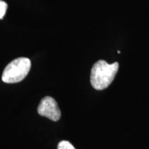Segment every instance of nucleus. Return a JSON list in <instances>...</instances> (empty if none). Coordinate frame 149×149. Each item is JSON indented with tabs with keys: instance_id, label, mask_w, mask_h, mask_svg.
<instances>
[{
	"instance_id": "1",
	"label": "nucleus",
	"mask_w": 149,
	"mask_h": 149,
	"mask_svg": "<svg viewBox=\"0 0 149 149\" xmlns=\"http://www.w3.org/2000/svg\"><path fill=\"white\" fill-rule=\"evenodd\" d=\"M119 69V64H108L104 60H99L93 65L91 72V84L98 91L107 88L112 83Z\"/></svg>"
},
{
	"instance_id": "4",
	"label": "nucleus",
	"mask_w": 149,
	"mask_h": 149,
	"mask_svg": "<svg viewBox=\"0 0 149 149\" xmlns=\"http://www.w3.org/2000/svg\"><path fill=\"white\" fill-rule=\"evenodd\" d=\"M57 149H76L71 143L68 141H61L58 144Z\"/></svg>"
},
{
	"instance_id": "3",
	"label": "nucleus",
	"mask_w": 149,
	"mask_h": 149,
	"mask_svg": "<svg viewBox=\"0 0 149 149\" xmlns=\"http://www.w3.org/2000/svg\"><path fill=\"white\" fill-rule=\"evenodd\" d=\"M37 111L41 116L47 117L54 122L58 121L61 117V111L57 102L49 96L45 97L41 100Z\"/></svg>"
},
{
	"instance_id": "2",
	"label": "nucleus",
	"mask_w": 149,
	"mask_h": 149,
	"mask_svg": "<svg viewBox=\"0 0 149 149\" xmlns=\"http://www.w3.org/2000/svg\"><path fill=\"white\" fill-rule=\"evenodd\" d=\"M31 67V62L29 58L19 57L14 59L3 70L1 79L7 84L19 82L26 77Z\"/></svg>"
},
{
	"instance_id": "5",
	"label": "nucleus",
	"mask_w": 149,
	"mask_h": 149,
	"mask_svg": "<svg viewBox=\"0 0 149 149\" xmlns=\"http://www.w3.org/2000/svg\"><path fill=\"white\" fill-rule=\"evenodd\" d=\"M7 8H8L7 3H6L5 1H1V0H0V19H3V16L5 15Z\"/></svg>"
}]
</instances>
